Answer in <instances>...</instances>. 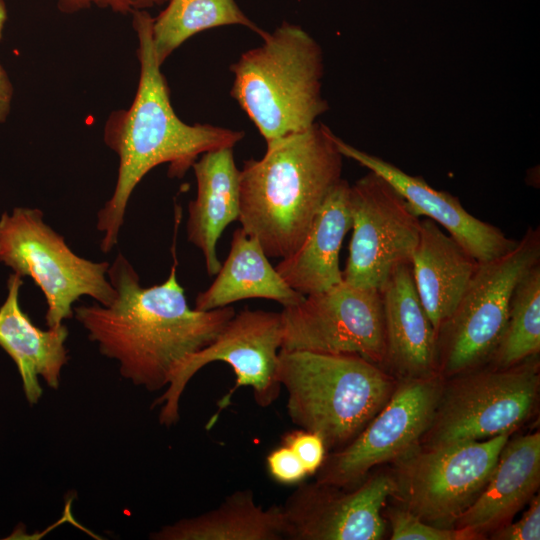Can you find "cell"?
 Segmentation results:
<instances>
[{
  "label": "cell",
  "instance_id": "obj_19",
  "mask_svg": "<svg viewBox=\"0 0 540 540\" xmlns=\"http://www.w3.org/2000/svg\"><path fill=\"white\" fill-rule=\"evenodd\" d=\"M349 191L350 184L342 178L324 200L301 245L275 267L283 280L304 296L343 281L339 253L352 226Z\"/></svg>",
  "mask_w": 540,
  "mask_h": 540
},
{
  "label": "cell",
  "instance_id": "obj_16",
  "mask_svg": "<svg viewBox=\"0 0 540 540\" xmlns=\"http://www.w3.org/2000/svg\"><path fill=\"white\" fill-rule=\"evenodd\" d=\"M388 365L402 379L437 376V334L417 294L411 263L397 266L380 289Z\"/></svg>",
  "mask_w": 540,
  "mask_h": 540
},
{
  "label": "cell",
  "instance_id": "obj_30",
  "mask_svg": "<svg viewBox=\"0 0 540 540\" xmlns=\"http://www.w3.org/2000/svg\"><path fill=\"white\" fill-rule=\"evenodd\" d=\"M492 539L497 540H539L540 539V498H532L529 509L520 520L493 531Z\"/></svg>",
  "mask_w": 540,
  "mask_h": 540
},
{
  "label": "cell",
  "instance_id": "obj_3",
  "mask_svg": "<svg viewBox=\"0 0 540 540\" xmlns=\"http://www.w3.org/2000/svg\"><path fill=\"white\" fill-rule=\"evenodd\" d=\"M266 144L264 156L240 170L238 221L269 258L282 259L301 245L342 179L344 156L336 135L319 122Z\"/></svg>",
  "mask_w": 540,
  "mask_h": 540
},
{
  "label": "cell",
  "instance_id": "obj_20",
  "mask_svg": "<svg viewBox=\"0 0 540 540\" xmlns=\"http://www.w3.org/2000/svg\"><path fill=\"white\" fill-rule=\"evenodd\" d=\"M22 284L18 274L9 276L7 297L0 307V346L17 366L27 401L36 404L42 395L39 376L49 387H59L61 370L68 362V329L64 324L47 330L35 326L19 303Z\"/></svg>",
  "mask_w": 540,
  "mask_h": 540
},
{
  "label": "cell",
  "instance_id": "obj_27",
  "mask_svg": "<svg viewBox=\"0 0 540 540\" xmlns=\"http://www.w3.org/2000/svg\"><path fill=\"white\" fill-rule=\"evenodd\" d=\"M282 440L300 459L307 474L318 471L326 457L325 443L318 434L300 429L286 433Z\"/></svg>",
  "mask_w": 540,
  "mask_h": 540
},
{
  "label": "cell",
  "instance_id": "obj_14",
  "mask_svg": "<svg viewBox=\"0 0 540 540\" xmlns=\"http://www.w3.org/2000/svg\"><path fill=\"white\" fill-rule=\"evenodd\" d=\"M395 479L370 477L355 489L324 484H300L280 505L286 540H379L385 533L381 515Z\"/></svg>",
  "mask_w": 540,
  "mask_h": 540
},
{
  "label": "cell",
  "instance_id": "obj_5",
  "mask_svg": "<svg viewBox=\"0 0 540 540\" xmlns=\"http://www.w3.org/2000/svg\"><path fill=\"white\" fill-rule=\"evenodd\" d=\"M277 378L290 420L318 434L326 449L354 440L393 393L381 366L352 354L280 349Z\"/></svg>",
  "mask_w": 540,
  "mask_h": 540
},
{
  "label": "cell",
  "instance_id": "obj_21",
  "mask_svg": "<svg viewBox=\"0 0 540 540\" xmlns=\"http://www.w3.org/2000/svg\"><path fill=\"white\" fill-rule=\"evenodd\" d=\"M454 238L429 218L421 220L411 259L415 288L434 328L453 313L478 266Z\"/></svg>",
  "mask_w": 540,
  "mask_h": 540
},
{
  "label": "cell",
  "instance_id": "obj_24",
  "mask_svg": "<svg viewBox=\"0 0 540 540\" xmlns=\"http://www.w3.org/2000/svg\"><path fill=\"white\" fill-rule=\"evenodd\" d=\"M165 9L153 18L152 39L160 65L195 34L228 25L244 26L262 37L258 27L235 0H168Z\"/></svg>",
  "mask_w": 540,
  "mask_h": 540
},
{
  "label": "cell",
  "instance_id": "obj_32",
  "mask_svg": "<svg viewBox=\"0 0 540 540\" xmlns=\"http://www.w3.org/2000/svg\"><path fill=\"white\" fill-rule=\"evenodd\" d=\"M7 21V8L4 0H0V41L3 37L4 27Z\"/></svg>",
  "mask_w": 540,
  "mask_h": 540
},
{
  "label": "cell",
  "instance_id": "obj_25",
  "mask_svg": "<svg viewBox=\"0 0 540 540\" xmlns=\"http://www.w3.org/2000/svg\"><path fill=\"white\" fill-rule=\"evenodd\" d=\"M540 351V263L516 284L502 337L490 361L495 367L516 365Z\"/></svg>",
  "mask_w": 540,
  "mask_h": 540
},
{
  "label": "cell",
  "instance_id": "obj_12",
  "mask_svg": "<svg viewBox=\"0 0 540 540\" xmlns=\"http://www.w3.org/2000/svg\"><path fill=\"white\" fill-rule=\"evenodd\" d=\"M352 237L343 281L380 290L393 270L411 263L421 220L381 176L369 171L350 185Z\"/></svg>",
  "mask_w": 540,
  "mask_h": 540
},
{
  "label": "cell",
  "instance_id": "obj_22",
  "mask_svg": "<svg viewBox=\"0 0 540 540\" xmlns=\"http://www.w3.org/2000/svg\"><path fill=\"white\" fill-rule=\"evenodd\" d=\"M259 241L240 227L212 284L195 298L194 309L209 311L249 298L274 300L283 307L305 296L292 289L273 267Z\"/></svg>",
  "mask_w": 540,
  "mask_h": 540
},
{
  "label": "cell",
  "instance_id": "obj_2",
  "mask_svg": "<svg viewBox=\"0 0 540 540\" xmlns=\"http://www.w3.org/2000/svg\"><path fill=\"white\" fill-rule=\"evenodd\" d=\"M132 16L140 75L131 106L111 113L104 129L106 145L119 157L113 194L97 214L96 227L103 233L100 249L104 253L117 245L129 199L150 170L168 163L170 177H183L202 154L233 148L245 136L242 130L190 125L176 115L154 51L153 17L147 10Z\"/></svg>",
  "mask_w": 540,
  "mask_h": 540
},
{
  "label": "cell",
  "instance_id": "obj_11",
  "mask_svg": "<svg viewBox=\"0 0 540 540\" xmlns=\"http://www.w3.org/2000/svg\"><path fill=\"white\" fill-rule=\"evenodd\" d=\"M281 349L352 354L382 366L386 341L381 292L344 281L280 312Z\"/></svg>",
  "mask_w": 540,
  "mask_h": 540
},
{
  "label": "cell",
  "instance_id": "obj_23",
  "mask_svg": "<svg viewBox=\"0 0 540 540\" xmlns=\"http://www.w3.org/2000/svg\"><path fill=\"white\" fill-rule=\"evenodd\" d=\"M155 540H283L280 505L263 508L250 489L237 490L216 508L181 519L150 536Z\"/></svg>",
  "mask_w": 540,
  "mask_h": 540
},
{
  "label": "cell",
  "instance_id": "obj_4",
  "mask_svg": "<svg viewBox=\"0 0 540 540\" xmlns=\"http://www.w3.org/2000/svg\"><path fill=\"white\" fill-rule=\"evenodd\" d=\"M230 66L231 96L266 143L313 126L328 110L323 52L300 26L283 22Z\"/></svg>",
  "mask_w": 540,
  "mask_h": 540
},
{
  "label": "cell",
  "instance_id": "obj_1",
  "mask_svg": "<svg viewBox=\"0 0 540 540\" xmlns=\"http://www.w3.org/2000/svg\"><path fill=\"white\" fill-rule=\"evenodd\" d=\"M161 284L143 287L127 258L118 253L107 276L116 296L73 308V316L120 374L153 392L167 387L180 364L211 343L235 315L231 306L209 311L189 307L176 276L177 260Z\"/></svg>",
  "mask_w": 540,
  "mask_h": 540
},
{
  "label": "cell",
  "instance_id": "obj_6",
  "mask_svg": "<svg viewBox=\"0 0 540 540\" xmlns=\"http://www.w3.org/2000/svg\"><path fill=\"white\" fill-rule=\"evenodd\" d=\"M537 263L540 231L532 227L509 251L478 263L455 310L437 331L439 375H460L490 361L506 326L513 290Z\"/></svg>",
  "mask_w": 540,
  "mask_h": 540
},
{
  "label": "cell",
  "instance_id": "obj_18",
  "mask_svg": "<svg viewBox=\"0 0 540 540\" xmlns=\"http://www.w3.org/2000/svg\"><path fill=\"white\" fill-rule=\"evenodd\" d=\"M192 168L197 193L188 204L187 239L201 250L206 271L214 276L221 266L217 242L225 228L240 215V170L231 147L202 154Z\"/></svg>",
  "mask_w": 540,
  "mask_h": 540
},
{
  "label": "cell",
  "instance_id": "obj_9",
  "mask_svg": "<svg viewBox=\"0 0 540 540\" xmlns=\"http://www.w3.org/2000/svg\"><path fill=\"white\" fill-rule=\"evenodd\" d=\"M282 338L280 312L246 307L235 313L211 343L189 355L180 364L165 392L154 401L153 406L162 405L159 422L169 427L179 420V401L186 385L201 368L215 361L229 364L236 381L219 401L218 410L207 425L208 429L219 413L230 405L234 392L242 386L252 389L254 400L260 407L272 405L282 388L277 378Z\"/></svg>",
  "mask_w": 540,
  "mask_h": 540
},
{
  "label": "cell",
  "instance_id": "obj_7",
  "mask_svg": "<svg viewBox=\"0 0 540 540\" xmlns=\"http://www.w3.org/2000/svg\"><path fill=\"white\" fill-rule=\"evenodd\" d=\"M43 217L40 209L27 207L1 215L0 262L33 279L47 302L46 325L54 328L73 317L81 296L108 306L116 292L107 276L110 264L78 256Z\"/></svg>",
  "mask_w": 540,
  "mask_h": 540
},
{
  "label": "cell",
  "instance_id": "obj_26",
  "mask_svg": "<svg viewBox=\"0 0 540 540\" xmlns=\"http://www.w3.org/2000/svg\"><path fill=\"white\" fill-rule=\"evenodd\" d=\"M392 540H474L473 533L459 528H442L419 519L410 511L400 508L389 512Z\"/></svg>",
  "mask_w": 540,
  "mask_h": 540
},
{
  "label": "cell",
  "instance_id": "obj_8",
  "mask_svg": "<svg viewBox=\"0 0 540 540\" xmlns=\"http://www.w3.org/2000/svg\"><path fill=\"white\" fill-rule=\"evenodd\" d=\"M535 357L510 367L472 369L441 390L431 424L421 439H425V447L511 434L536 402L539 374Z\"/></svg>",
  "mask_w": 540,
  "mask_h": 540
},
{
  "label": "cell",
  "instance_id": "obj_10",
  "mask_svg": "<svg viewBox=\"0 0 540 540\" xmlns=\"http://www.w3.org/2000/svg\"><path fill=\"white\" fill-rule=\"evenodd\" d=\"M510 433L414 449L398 462L396 489L403 508L431 525L452 528L486 486Z\"/></svg>",
  "mask_w": 540,
  "mask_h": 540
},
{
  "label": "cell",
  "instance_id": "obj_31",
  "mask_svg": "<svg viewBox=\"0 0 540 540\" xmlns=\"http://www.w3.org/2000/svg\"><path fill=\"white\" fill-rule=\"evenodd\" d=\"M13 99V86L7 72L0 64V123L9 116Z\"/></svg>",
  "mask_w": 540,
  "mask_h": 540
},
{
  "label": "cell",
  "instance_id": "obj_29",
  "mask_svg": "<svg viewBox=\"0 0 540 540\" xmlns=\"http://www.w3.org/2000/svg\"><path fill=\"white\" fill-rule=\"evenodd\" d=\"M266 463L270 476L282 484L299 483L308 475L294 451L283 444L268 454Z\"/></svg>",
  "mask_w": 540,
  "mask_h": 540
},
{
  "label": "cell",
  "instance_id": "obj_28",
  "mask_svg": "<svg viewBox=\"0 0 540 540\" xmlns=\"http://www.w3.org/2000/svg\"><path fill=\"white\" fill-rule=\"evenodd\" d=\"M168 0H55L58 10L73 14L92 7L108 9L123 15L147 10L166 3Z\"/></svg>",
  "mask_w": 540,
  "mask_h": 540
},
{
  "label": "cell",
  "instance_id": "obj_13",
  "mask_svg": "<svg viewBox=\"0 0 540 540\" xmlns=\"http://www.w3.org/2000/svg\"><path fill=\"white\" fill-rule=\"evenodd\" d=\"M402 382L354 440L325 457L317 482L353 488L376 465L416 448L431 424L442 388L439 375Z\"/></svg>",
  "mask_w": 540,
  "mask_h": 540
},
{
  "label": "cell",
  "instance_id": "obj_17",
  "mask_svg": "<svg viewBox=\"0 0 540 540\" xmlns=\"http://www.w3.org/2000/svg\"><path fill=\"white\" fill-rule=\"evenodd\" d=\"M540 483V433L507 441L493 472L475 501L454 527L478 539L510 522L532 498Z\"/></svg>",
  "mask_w": 540,
  "mask_h": 540
},
{
  "label": "cell",
  "instance_id": "obj_15",
  "mask_svg": "<svg viewBox=\"0 0 540 540\" xmlns=\"http://www.w3.org/2000/svg\"><path fill=\"white\" fill-rule=\"evenodd\" d=\"M344 157L385 179L408 203L413 212L441 225L478 262L494 259L516 244L499 228L479 220L462 206L457 197L432 188L422 177L412 176L383 160L346 143L336 136Z\"/></svg>",
  "mask_w": 540,
  "mask_h": 540
}]
</instances>
